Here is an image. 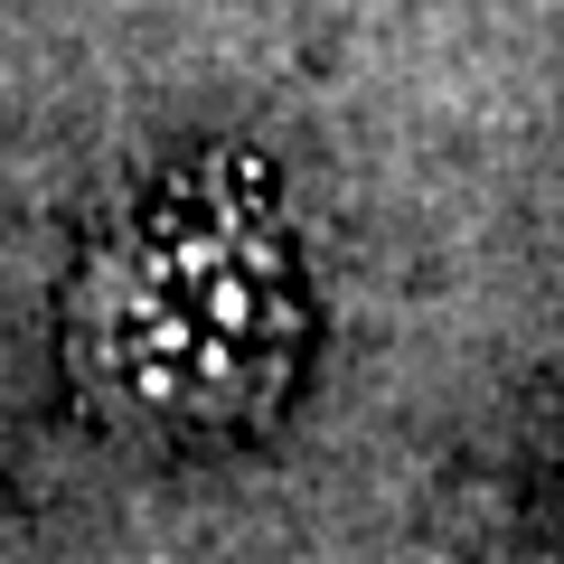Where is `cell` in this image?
<instances>
[{
    "label": "cell",
    "mask_w": 564,
    "mask_h": 564,
    "mask_svg": "<svg viewBox=\"0 0 564 564\" xmlns=\"http://www.w3.org/2000/svg\"><path fill=\"white\" fill-rule=\"evenodd\" d=\"M273 321H282V254L245 217H188L104 263L95 302H85V358H95V377H122L132 404L188 414V329H198L217 404H236L263 386L254 358Z\"/></svg>",
    "instance_id": "obj_1"
}]
</instances>
